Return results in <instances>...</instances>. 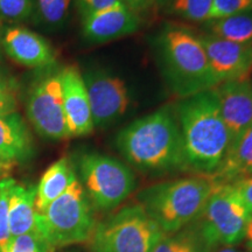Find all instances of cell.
Listing matches in <instances>:
<instances>
[{
  "label": "cell",
  "mask_w": 252,
  "mask_h": 252,
  "mask_svg": "<svg viewBox=\"0 0 252 252\" xmlns=\"http://www.w3.org/2000/svg\"><path fill=\"white\" fill-rule=\"evenodd\" d=\"M186 171L212 176L224 159L231 135L220 117L213 90L182 99L176 110Z\"/></svg>",
  "instance_id": "obj_1"
},
{
  "label": "cell",
  "mask_w": 252,
  "mask_h": 252,
  "mask_svg": "<svg viewBox=\"0 0 252 252\" xmlns=\"http://www.w3.org/2000/svg\"><path fill=\"white\" fill-rule=\"evenodd\" d=\"M116 144L126 161L140 172L186 171L180 126L168 109L131 123L119 132Z\"/></svg>",
  "instance_id": "obj_2"
},
{
  "label": "cell",
  "mask_w": 252,
  "mask_h": 252,
  "mask_svg": "<svg viewBox=\"0 0 252 252\" xmlns=\"http://www.w3.org/2000/svg\"><path fill=\"white\" fill-rule=\"evenodd\" d=\"M215 185L201 175L161 182L140 191L138 204L165 234H172L198 219Z\"/></svg>",
  "instance_id": "obj_3"
},
{
  "label": "cell",
  "mask_w": 252,
  "mask_h": 252,
  "mask_svg": "<svg viewBox=\"0 0 252 252\" xmlns=\"http://www.w3.org/2000/svg\"><path fill=\"white\" fill-rule=\"evenodd\" d=\"M158 46L167 81L182 99L216 87L197 35L186 28L167 26L160 34Z\"/></svg>",
  "instance_id": "obj_4"
},
{
  "label": "cell",
  "mask_w": 252,
  "mask_h": 252,
  "mask_svg": "<svg viewBox=\"0 0 252 252\" xmlns=\"http://www.w3.org/2000/svg\"><path fill=\"white\" fill-rule=\"evenodd\" d=\"M94 226L93 204L78 179L37 214V231L55 249L90 241Z\"/></svg>",
  "instance_id": "obj_5"
},
{
  "label": "cell",
  "mask_w": 252,
  "mask_h": 252,
  "mask_svg": "<svg viewBox=\"0 0 252 252\" xmlns=\"http://www.w3.org/2000/svg\"><path fill=\"white\" fill-rule=\"evenodd\" d=\"M166 234L139 204L127 206L96 224L93 252H154Z\"/></svg>",
  "instance_id": "obj_6"
},
{
  "label": "cell",
  "mask_w": 252,
  "mask_h": 252,
  "mask_svg": "<svg viewBox=\"0 0 252 252\" xmlns=\"http://www.w3.org/2000/svg\"><path fill=\"white\" fill-rule=\"evenodd\" d=\"M251 216L234 185L216 184L196 220L204 241L214 251L243 242Z\"/></svg>",
  "instance_id": "obj_7"
},
{
  "label": "cell",
  "mask_w": 252,
  "mask_h": 252,
  "mask_svg": "<svg viewBox=\"0 0 252 252\" xmlns=\"http://www.w3.org/2000/svg\"><path fill=\"white\" fill-rule=\"evenodd\" d=\"M81 184L93 207L116 209L135 189V176L125 163L100 153H86L78 161Z\"/></svg>",
  "instance_id": "obj_8"
},
{
  "label": "cell",
  "mask_w": 252,
  "mask_h": 252,
  "mask_svg": "<svg viewBox=\"0 0 252 252\" xmlns=\"http://www.w3.org/2000/svg\"><path fill=\"white\" fill-rule=\"evenodd\" d=\"M47 68L33 82L26 98L28 122L40 137L47 140L70 138L64 108H63L61 69Z\"/></svg>",
  "instance_id": "obj_9"
},
{
  "label": "cell",
  "mask_w": 252,
  "mask_h": 252,
  "mask_svg": "<svg viewBox=\"0 0 252 252\" xmlns=\"http://www.w3.org/2000/svg\"><path fill=\"white\" fill-rule=\"evenodd\" d=\"M82 75L94 127H105L125 115L131 98L124 81L99 70H90Z\"/></svg>",
  "instance_id": "obj_10"
},
{
  "label": "cell",
  "mask_w": 252,
  "mask_h": 252,
  "mask_svg": "<svg viewBox=\"0 0 252 252\" xmlns=\"http://www.w3.org/2000/svg\"><path fill=\"white\" fill-rule=\"evenodd\" d=\"M197 36L206 50L216 86L228 81L251 80L252 45H241L210 34Z\"/></svg>",
  "instance_id": "obj_11"
},
{
  "label": "cell",
  "mask_w": 252,
  "mask_h": 252,
  "mask_svg": "<svg viewBox=\"0 0 252 252\" xmlns=\"http://www.w3.org/2000/svg\"><path fill=\"white\" fill-rule=\"evenodd\" d=\"M61 86L63 108L70 137L90 134L94 126L83 75L76 65L62 68Z\"/></svg>",
  "instance_id": "obj_12"
},
{
  "label": "cell",
  "mask_w": 252,
  "mask_h": 252,
  "mask_svg": "<svg viewBox=\"0 0 252 252\" xmlns=\"http://www.w3.org/2000/svg\"><path fill=\"white\" fill-rule=\"evenodd\" d=\"M231 140L252 124L251 80L228 81L212 89Z\"/></svg>",
  "instance_id": "obj_13"
},
{
  "label": "cell",
  "mask_w": 252,
  "mask_h": 252,
  "mask_svg": "<svg viewBox=\"0 0 252 252\" xmlns=\"http://www.w3.org/2000/svg\"><path fill=\"white\" fill-rule=\"evenodd\" d=\"M5 53L19 64L45 69L55 63V52L45 37L25 27H8L1 34Z\"/></svg>",
  "instance_id": "obj_14"
},
{
  "label": "cell",
  "mask_w": 252,
  "mask_h": 252,
  "mask_svg": "<svg viewBox=\"0 0 252 252\" xmlns=\"http://www.w3.org/2000/svg\"><path fill=\"white\" fill-rule=\"evenodd\" d=\"M140 17L124 4L103 9L82 19V34L94 43L131 35L139 30Z\"/></svg>",
  "instance_id": "obj_15"
},
{
  "label": "cell",
  "mask_w": 252,
  "mask_h": 252,
  "mask_svg": "<svg viewBox=\"0 0 252 252\" xmlns=\"http://www.w3.org/2000/svg\"><path fill=\"white\" fill-rule=\"evenodd\" d=\"M34 154L31 130L20 113L0 115V156L5 161H26Z\"/></svg>",
  "instance_id": "obj_16"
},
{
  "label": "cell",
  "mask_w": 252,
  "mask_h": 252,
  "mask_svg": "<svg viewBox=\"0 0 252 252\" xmlns=\"http://www.w3.org/2000/svg\"><path fill=\"white\" fill-rule=\"evenodd\" d=\"M252 176V124L231 140L224 159L209 179L217 185L235 184Z\"/></svg>",
  "instance_id": "obj_17"
},
{
  "label": "cell",
  "mask_w": 252,
  "mask_h": 252,
  "mask_svg": "<svg viewBox=\"0 0 252 252\" xmlns=\"http://www.w3.org/2000/svg\"><path fill=\"white\" fill-rule=\"evenodd\" d=\"M36 187L15 181L9 193L8 222L12 238L37 231Z\"/></svg>",
  "instance_id": "obj_18"
},
{
  "label": "cell",
  "mask_w": 252,
  "mask_h": 252,
  "mask_svg": "<svg viewBox=\"0 0 252 252\" xmlns=\"http://www.w3.org/2000/svg\"><path fill=\"white\" fill-rule=\"evenodd\" d=\"M76 179L74 168L67 158H61L52 163L43 173L36 187L35 204L37 213L45 212L47 207L61 196Z\"/></svg>",
  "instance_id": "obj_19"
},
{
  "label": "cell",
  "mask_w": 252,
  "mask_h": 252,
  "mask_svg": "<svg viewBox=\"0 0 252 252\" xmlns=\"http://www.w3.org/2000/svg\"><path fill=\"white\" fill-rule=\"evenodd\" d=\"M204 24L210 35L241 45H252V11Z\"/></svg>",
  "instance_id": "obj_20"
},
{
  "label": "cell",
  "mask_w": 252,
  "mask_h": 252,
  "mask_svg": "<svg viewBox=\"0 0 252 252\" xmlns=\"http://www.w3.org/2000/svg\"><path fill=\"white\" fill-rule=\"evenodd\" d=\"M154 252H213L204 241L197 220L179 231L166 234Z\"/></svg>",
  "instance_id": "obj_21"
},
{
  "label": "cell",
  "mask_w": 252,
  "mask_h": 252,
  "mask_svg": "<svg viewBox=\"0 0 252 252\" xmlns=\"http://www.w3.org/2000/svg\"><path fill=\"white\" fill-rule=\"evenodd\" d=\"M31 19L35 26L46 31H58L67 24L71 0H31Z\"/></svg>",
  "instance_id": "obj_22"
},
{
  "label": "cell",
  "mask_w": 252,
  "mask_h": 252,
  "mask_svg": "<svg viewBox=\"0 0 252 252\" xmlns=\"http://www.w3.org/2000/svg\"><path fill=\"white\" fill-rule=\"evenodd\" d=\"M213 0H167L168 13L194 23H206L209 19Z\"/></svg>",
  "instance_id": "obj_23"
},
{
  "label": "cell",
  "mask_w": 252,
  "mask_h": 252,
  "mask_svg": "<svg viewBox=\"0 0 252 252\" xmlns=\"http://www.w3.org/2000/svg\"><path fill=\"white\" fill-rule=\"evenodd\" d=\"M0 252H55V248L39 231L17 236Z\"/></svg>",
  "instance_id": "obj_24"
},
{
  "label": "cell",
  "mask_w": 252,
  "mask_h": 252,
  "mask_svg": "<svg viewBox=\"0 0 252 252\" xmlns=\"http://www.w3.org/2000/svg\"><path fill=\"white\" fill-rule=\"evenodd\" d=\"M19 89L20 87L17 80L0 69V115L17 111Z\"/></svg>",
  "instance_id": "obj_25"
},
{
  "label": "cell",
  "mask_w": 252,
  "mask_h": 252,
  "mask_svg": "<svg viewBox=\"0 0 252 252\" xmlns=\"http://www.w3.org/2000/svg\"><path fill=\"white\" fill-rule=\"evenodd\" d=\"M14 182L15 180L12 178H4L0 180V251L4 250L12 239L9 232L8 207L9 193Z\"/></svg>",
  "instance_id": "obj_26"
},
{
  "label": "cell",
  "mask_w": 252,
  "mask_h": 252,
  "mask_svg": "<svg viewBox=\"0 0 252 252\" xmlns=\"http://www.w3.org/2000/svg\"><path fill=\"white\" fill-rule=\"evenodd\" d=\"M250 11H252V0H213L208 21Z\"/></svg>",
  "instance_id": "obj_27"
},
{
  "label": "cell",
  "mask_w": 252,
  "mask_h": 252,
  "mask_svg": "<svg viewBox=\"0 0 252 252\" xmlns=\"http://www.w3.org/2000/svg\"><path fill=\"white\" fill-rule=\"evenodd\" d=\"M31 15V0H0V18L8 23L26 21Z\"/></svg>",
  "instance_id": "obj_28"
},
{
  "label": "cell",
  "mask_w": 252,
  "mask_h": 252,
  "mask_svg": "<svg viewBox=\"0 0 252 252\" xmlns=\"http://www.w3.org/2000/svg\"><path fill=\"white\" fill-rule=\"evenodd\" d=\"M74 1L82 19L96 12L123 4L122 0H74Z\"/></svg>",
  "instance_id": "obj_29"
},
{
  "label": "cell",
  "mask_w": 252,
  "mask_h": 252,
  "mask_svg": "<svg viewBox=\"0 0 252 252\" xmlns=\"http://www.w3.org/2000/svg\"><path fill=\"white\" fill-rule=\"evenodd\" d=\"M232 185H234L236 189H237L242 200L244 201V203L247 204L249 210H250L252 214V176L243 179V180H239Z\"/></svg>",
  "instance_id": "obj_30"
},
{
  "label": "cell",
  "mask_w": 252,
  "mask_h": 252,
  "mask_svg": "<svg viewBox=\"0 0 252 252\" xmlns=\"http://www.w3.org/2000/svg\"><path fill=\"white\" fill-rule=\"evenodd\" d=\"M122 2L132 12L139 15L152 9L157 5L158 0H122Z\"/></svg>",
  "instance_id": "obj_31"
},
{
  "label": "cell",
  "mask_w": 252,
  "mask_h": 252,
  "mask_svg": "<svg viewBox=\"0 0 252 252\" xmlns=\"http://www.w3.org/2000/svg\"><path fill=\"white\" fill-rule=\"evenodd\" d=\"M244 241H245V245H247L248 252H252V216L250 220H249L247 231H245Z\"/></svg>",
  "instance_id": "obj_32"
},
{
  "label": "cell",
  "mask_w": 252,
  "mask_h": 252,
  "mask_svg": "<svg viewBox=\"0 0 252 252\" xmlns=\"http://www.w3.org/2000/svg\"><path fill=\"white\" fill-rule=\"evenodd\" d=\"M213 252H243L238 249H236L235 247H220L215 249V251Z\"/></svg>",
  "instance_id": "obj_33"
},
{
  "label": "cell",
  "mask_w": 252,
  "mask_h": 252,
  "mask_svg": "<svg viewBox=\"0 0 252 252\" xmlns=\"http://www.w3.org/2000/svg\"><path fill=\"white\" fill-rule=\"evenodd\" d=\"M11 163H8L7 161H5L4 158H2L1 156H0V166H4V167H8Z\"/></svg>",
  "instance_id": "obj_34"
},
{
  "label": "cell",
  "mask_w": 252,
  "mask_h": 252,
  "mask_svg": "<svg viewBox=\"0 0 252 252\" xmlns=\"http://www.w3.org/2000/svg\"><path fill=\"white\" fill-rule=\"evenodd\" d=\"M4 168H5L4 166H0V176H1L2 173H4ZM0 180H1V179H0Z\"/></svg>",
  "instance_id": "obj_35"
},
{
  "label": "cell",
  "mask_w": 252,
  "mask_h": 252,
  "mask_svg": "<svg viewBox=\"0 0 252 252\" xmlns=\"http://www.w3.org/2000/svg\"><path fill=\"white\" fill-rule=\"evenodd\" d=\"M0 43H1V25H0Z\"/></svg>",
  "instance_id": "obj_36"
},
{
  "label": "cell",
  "mask_w": 252,
  "mask_h": 252,
  "mask_svg": "<svg viewBox=\"0 0 252 252\" xmlns=\"http://www.w3.org/2000/svg\"><path fill=\"white\" fill-rule=\"evenodd\" d=\"M251 86H252V82H251Z\"/></svg>",
  "instance_id": "obj_37"
}]
</instances>
